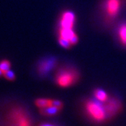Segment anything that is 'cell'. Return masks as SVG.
Here are the masks:
<instances>
[{
  "mask_svg": "<svg viewBox=\"0 0 126 126\" xmlns=\"http://www.w3.org/2000/svg\"><path fill=\"white\" fill-rule=\"evenodd\" d=\"M121 7L120 0H106L104 2V10L109 17L114 18L120 12Z\"/></svg>",
  "mask_w": 126,
  "mask_h": 126,
  "instance_id": "cell-5",
  "label": "cell"
},
{
  "mask_svg": "<svg viewBox=\"0 0 126 126\" xmlns=\"http://www.w3.org/2000/svg\"><path fill=\"white\" fill-rule=\"evenodd\" d=\"M94 96L95 99L102 102H105L108 99L107 93L104 90L101 88H97L94 91Z\"/></svg>",
  "mask_w": 126,
  "mask_h": 126,
  "instance_id": "cell-10",
  "label": "cell"
},
{
  "mask_svg": "<svg viewBox=\"0 0 126 126\" xmlns=\"http://www.w3.org/2000/svg\"><path fill=\"white\" fill-rule=\"evenodd\" d=\"M41 126H52V125H50V124H43V125H42Z\"/></svg>",
  "mask_w": 126,
  "mask_h": 126,
  "instance_id": "cell-18",
  "label": "cell"
},
{
  "mask_svg": "<svg viewBox=\"0 0 126 126\" xmlns=\"http://www.w3.org/2000/svg\"><path fill=\"white\" fill-rule=\"evenodd\" d=\"M75 22V15L72 12L66 11L63 12L60 19V26L63 28H74Z\"/></svg>",
  "mask_w": 126,
  "mask_h": 126,
  "instance_id": "cell-6",
  "label": "cell"
},
{
  "mask_svg": "<svg viewBox=\"0 0 126 126\" xmlns=\"http://www.w3.org/2000/svg\"><path fill=\"white\" fill-rule=\"evenodd\" d=\"M8 120L10 126H31L27 115L19 108L12 109L8 114Z\"/></svg>",
  "mask_w": 126,
  "mask_h": 126,
  "instance_id": "cell-3",
  "label": "cell"
},
{
  "mask_svg": "<svg viewBox=\"0 0 126 126\" xmlns=\"http://www.w3.org/2000/svg\"><path fill=\"white\" fill-rule=\"evenodd\" d=\"M59 44L61 46H62L64 48H67V49L70 48L72 46L69 40L62 38H59Z\"/></svg>",
  "mask_w": 126,
  "mask_h": 126,
  "instance_id": "cell-15",
  "label": "cell"
},
{
  "mask_svg": "<svg viewBox=\"0 0 126 126\" xmlns=\"http://www.w3.org/2000/svg\"><path fill=\"white\" fill-rule=\"evenodd\" d=\"M52 106H55V107L59 108L60 110L63 108V103L59 100H53L52 102Z\"/></svg>",
  "mask_w": 126,
  "mask_h": 126,
  "instance_id": "cell-16",
  "label": "cell"
},
{
  "mask_svg": "<svg viewBox=\"0 0 126 126\" xmlns=\"http://www.w3.org/2000/svg\"><path fill=\"white\" fill-rule=\"evenodd\" d=\"M60 110L59 108L53 106H50L46 108H40V113L42 115H46V116H53V115L57 114L59 111Z\"/></svg>",
  "mask_w": 126,
  "mask_h": 126,
  "instance_id": "cell-9",
  "label": "cell"
},
{
  "mask_svg": "<svg viewBox=\"0 0 126 126\" xmlns=\"http://www.w3.org/2000/svg\"><path fill=\"white\" fill-rule=\"evenodd\" d=\"M2 76H3V72L1 70V69H0V78Z\"/></svg>",
  "mask_w": 126,
  "mask_h": 126,
  "instance_id": "cell-17",
  "label": "cell"
},
{
  "mask_svg": "<svg viewBox=\"0 0 126 126\" xmlns=\"http://www.w3.org/2000/svg\"><path fill=\"white\" fill-rule=\"evenodd\" d=\"M11 68V63L8 60H2L0 61V69L3 72L10 70Z\"/></svg>",
  "mask_w": 126,
  "mask_h": 126,
  "instance_id": "cell-13",
  "label": "cell"
},
{
  "mask_svg": "<svg viewBox=\"0 0 126 126\" xmlns=\"http://www.w3.org/2000/svg\"><path fill=\"white\" fill-rule=\"evenodd\" d=\"M104 104L106 114L108 116H113L120 110V102L115 98L108 99Z\"/></svg>",
  "mask_w": 126,
  "mask_h": 126,
  "instance_id": "cell-7",
  "label": "cell"
},
{
  "mask_svg": "<svg viewBox=\"0 0 126 126\" xmlns=\"http://www.w3.org/2000/svg\"><path fill=\"white\" fill-rule=\"evenodd\" d=\"M118 37L120 42L124 46H126V23H123L119 26L118 30Z\"/></svg>",
  "mask_w": 126,
  "mask_h": 126,
  "instance_id": "cell-11",
  "label": "cell"
},
{
  "mask_svg": "<svg viewBox=\"0 0 126 126\" xmlns=\"http://www.w3.org/2000/svg\"><path fill=\"white\" fill-rule=\"evenodd\" d=\"M79 74L72 67H63L58 71L55 77L56 84L62 88L72 86L78 81Z\"/></svg>",
  "mask_w": 126,
  "mask_h": 126,
  "instance_id": "cell-1",
  "label": "cell"
},
{
  "mask_svg": "<svg viewBox=\"0 0 126 126\" xmlns=\"http://www.w3.org/2000/svg\"><path fill=\"white\" fill-rule=\"evenodd\" d=\"M52 99H38L35 101V104L39 108H44L50 106H52Z\"/></svg>",
  "mask_w": 126,
  "mask_h": 126,
  "instance_id": "cell-12",
  "label": "cell"
},
{
  "mask_svg": "<svg viewBox=\"0 0 126 126\" xmlns=\"http://www.w3.org/2000/svg\"><path fill=\"white\" fill-rule=\"evenodd\" d=\"M86 110L92 118L97 122H102L106 118L107 114L104 105L97 99H90L85 104Z\"/></svg>",
  "mask_w": 126,
  "mask_h": 126,
  "instance_id": "cell-2",
  "label": "cell"
},
{
  "mask_svg": "<svg viewBox=\"0 0 126 126\" xmlns=\"http://www.w3.org/2000/svg\"><path fill=\"white\" fill-rule=\"evenodd\" d=\"M56 65V60L54 57L45 58L38 64V71L42 75H46L54 69Z\"/></svg>",
  "mask_w": 126,
  "mask_h": 126,
  "instance_id": "cell-4",
  "label": "cell"
},
{
  "mask_svg": "<svg viewBox=\"0 0 126 126\" xmlns=\"http://www.w3.org/2000/svg\"><path fill=\"white\" fill-rule=\"evenodd\" d=\"M3 77H4L6 80L10 81H14L16 78L15 73L13 72L12 70H10V69L3 72Z\"/></svg>",
  "mask_w": 126,
  "mask_h": 126,
  "instance_id": "cell-14",
  "label": "cell"
},
{
  "mask_svg": "<svg viewBox=\"0 0 126 126\" xmlns=\"http://www.w3.org/2000/svg\"><path fill=\"white\" fill-rule=\"evenodd\" d=\"M76 35L73 28H60L59 30V38H62L70 42L72 37Z\"/></svg>",
  "mask_w": 126,
  "mask_h": 126,
  "instance_id": "cell-8",
  "label": "cell"
}]
</instances>
